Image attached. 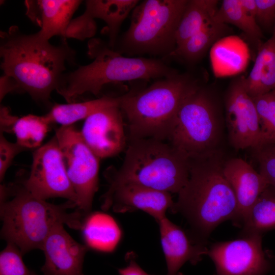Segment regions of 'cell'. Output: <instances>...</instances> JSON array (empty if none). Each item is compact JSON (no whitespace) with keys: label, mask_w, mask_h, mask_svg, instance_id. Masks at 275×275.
Listing matches in <instances>:
<instances>
[{"label":"cell","mask_w":275,"mask_h":275,"mask_svg":"<svg viewBox=\"0 0 275 275\" xmlns=\"http://www.w3.org/2000/svg\"><path fill=\"white\" fill-rule=\"evenodd\" d=\"M31 275H37V274H35V273H34V272H32V274H31Z\"/></svg>","instance_id":"38"},{"label":"cell","mask_w":275,"mask_h":275,"mask_svg":"<svg viewBox=\"0 0 275 275\" xmlns=\"http://www.w3.org/2000/svg\"><path fill=\"white\" fill-rule=\"evenodd\" d=\"M120 96H104L100 98L65 104H55L46 116L51 124L61 126H70L79 121L85 120L93 113L104 108L118 106Z\"/></svg>","instance_id":"23"},{"label":"cell","mask_w":275,"mask_h":275,"mask_svg":"<svg viewBox=\"0 0 275 275\" xmlns=\"http://www.w3.org/2000/svg\"><path fill=\"white\" fill-rule=\"evenodd\" d=\"M138 0H89L85 12L93 18L103 20L109 37V47L114 49L120 26L130 12L139 3Z\"/></svg>","instance_id":"21"},{"label":"cell","mask_w":275,"mask_h":275,"mask_svg":"<svg viewBox=\"0 0 275 275\" xmlns=\"http://www.w3.org/2000/svg\"><path fill=\"white\" fill-rule=\"evenodd\" d=\"M218 4L216 0L187 1L176 32V48L213 19Z\"/></svg>","instance_id":"24"},{"label":"cell","mask_w":275,"mask_h":275,"mask_svg":"<svg viewBox=\"0 0 275 275\" xmlns=\"http://www.w3.org/2000/svg\"><path fill=\"white\" fill-rule=\"evenodd\" d=\"M241 236L262 234L275 229V189L267 187L250 209L242 225Z\"/></svg>","instance_id":"25"},{"label":"cell","mask_w":275,"mask_h":275,"mask_svg":"<svg viewBox=\"0 0 275 275\" xmlns=\"http://www.w3.org/2000/svg\"><path fill=\"white\" fill-rule=\"evenodd\" d=\"M213 20L226 24H232L240 30L253 44H262L263 34L256 20L243 10L240 0H224L218 8Z\"/></svg>","instance_id":"26"},{"label":"cell","mask_w":275,"mask_h":275,"mask_svg":"<svg viewBox=\"0 0 275 275\" xmlns=\"http://www.w3.org/2000/svg\"><path fill=\"white\" fill-rule=\"evenodd\" d=\"M174 204L171 193L128 183L108 186L102 197L101 209L117 213L142 210L157 222L166 216Z\"/></svg>","instance_id":"14"},{"label":"cell","mask_w":275,"mask_h":275,"mask_svg":"<svg viewBox=\"0 0 275 275\" xmlns=\"http://www.w3.org/2000/svg\"><path fill=\"white\" fill-rule=\"evenodd\" d=\"M0 56L1 68L15 80L19 92L47 105L65 73L66 63L74 62L75 52L65 38L54 45L38 32L26 34L13 25L0 32Z\"/></svg>","instance_id":"1"},{"label":"cell","mask_w":275,"mask_h":275,"mask_svg":"<svg viewBox=\"0 0 275 275\" xmlns=\"http://www.w3.org/2000/svg\"><path fill=\"white\" fill-rule=\"evenodd\" d=\"M226 159L223 151L190 159L188 179L170 211L184 216L189 236L200 245L205 246L218 225L229 219L234 222L236 217V199L223 172Z\"/></svg>","instance_id":"2"},{"label":"cell","mask_w":275,"mask_h":275,"mask_svg":"<svg viewBox=\"0 0 275 275\" xmlns=\"http://www.w3.org/2000/svg\"><path fill=\"white\" fill-rule=\"evenodd\" d=\"M88 46L93 61L65 72L56 91L67 103L87 93L98 95L110 83L158 79L178 73L161 60L124 57L100 39L90 40Z\"/></svg>","instance_id":"4"},{"label":"cell","mask_w":275,"mask_h":275,"mask_svg":"<svg viewBox=\"0 0 275 275\" xmlns=\"http://www.w3.org/2000/svg\"><path fill=\"white\" fill-rule=\"evenodd\" d=\"M243 83L252 98L275 89V30L259 48L253 68L248 77H243Z\"/></svg>","instance_id":"19"},{"label":"cell","mask_w":275,"mask_h":275,"mask_svg":"<svg viewBox=\"0 0 275 275\" xmlns=\"http://www.w3.org/2000/svg\"><path fill=\"white\" fill-rule=\"evenodd\" d=\"M207 254L217 275H266L271 268L262 249V234L214 243Z\"/></svg>","instance_id":"12"},{"label":"cell","mask_w":275,"mask_h":275,"mask_svg":"<svg viewBox=\"0 0 275 275\" xmlns=\"http://www.w3.org/2000/svg\"><path fill=\"white\" fill-rule=\"evenodd\" d=\"M224 106L228 139L233 148L236 150L251 149L264 142L256 108L244 88L243 77L230 84Z\"/></svg>","instance_id":"11"},{"label":"cell","mask_w":275,"mask_h":275,"mask_svg":"<svg viewBox=\"0 0 275 275\" xmlns=\"http://www.w3.org/2000/svg\"><path fill=\"white\" fill-rule=\"evenodd\" d=\"M122 111L118 106L100 109L84 120V141L100 159L114 156L127 147Z\"/></svg>","instance_id":"13"},{"label":"cell","mask_w":275,"mask_h":275,"mask_svg":"<svg viewBox=\"0 0 275 275\" xmlns=\"http://www.w3.org/2000/svg\"><path fill=\"white\" fill-rule=\"evenodd\" d=\"M1 132L12 133L14 125L18 117L12 115L6 106L1 107Z\"/></svg>","instance_id":"35"},{"label":"cell","mask_w":275,"mask_h":275,"mask_svg":"<svg viewBox=\"0 0 275 275\" xmlns=\"http://www.w3.org/2000/svg\"><path fill=\"white\" fill-rule=\"evenodd\" d=\"M225 115L217 95L202 85L184 99L168 140L189 160L222 151Z\"/></svg>","instance_id":"7"},{"label":"cell","mask_w":275,"mask_h":275,"mask_svg":"<svg viewBox=\"0 0 275 275\" xmlns=\"http://www.w3.org/2000/svg\"><path fill=\"white\" fill-rule=\"evenodd\" d=\"M96 30L94 19L85 12L80 16L72 19L64 38H72L82 40L93 37Z\"/></svg>","instance_id":"31"},{"label":"cell","mask_w":275,"mask_h":275,"mask_svg":"<svg viewBox=\"0 0 275 275\" xmlns=\"http://www.w3.org/2000/svg\"><path fill=\"white\" fill-rule=\"evenodd\" d=\"M81 230L87 246L102 252H113L122 237L121 229L115 219L100 212L88 213Z\"/></svg>","instance_id":"20"},{"label":"cell","mask_w":275,"mask_h":275,"mask_svg":"<svg viewBox=\"0 0 275 275\" xmlns=\"http://www.w3.org/2000/svg\"><path fill=\"white\" fill-rule=\"evenodd\" d=\"M22 182L31 193L40 199L64 198L77 206L76 195L55 135L34 151L30 175Z\"/></svg>","instance_id":"10"},{"label":"cell","mask_w":275,"mask_h":275,"mask_svg":"<svg viewBox=\"0 0 275 275\" xmlns=\"http://www.w3.org/2000/svg\"><path fill=\"white\" fill-rule=\"evenodd\" d=\"M223 172L236 199L237 213L234 223L242 227L250 209L268 184L259 172L240 158L226 159Z\"/></svg>","instance_id":"16"},{"label":"cell","mask_w":275,"mask_h":275,"mask_svg":"<svg viewBox=\"0 0 275 275\" xmlns=\"http://www.w3.org/2000/svg\"><path fill=\"white\" fill-rule=\"evenodd\" d=\"M244 11L256 19V4L255 0H240Z\"/></svg>","instance_id":"37"},{"label":"cell","mask_w":275,"mask_h":275,"mask_svg":"<svg viewBox=\"0 0 275 275\" xmlns=\"http://www.w3.org/2000/svg\"><path fill=\"white\" fill-rule=\"evenodd\" d=\"M252 99L258 115L264 142L275 141V89Z\"/></svg>","instance_id":"28"},{"label":"cell","mask_w":275,"mask_h":275,"mask_svg":"<svg viewBox=\"0 0 275 275\" xmlns=\"http://www.w3.org/2000/svg\"><path fill=\"white\" fill-rule=\"evenodd\" d=\"M188 0H146L133 10L129 29L114 49L121 54L170 57L175 34Z\"/></svg>","instance_id":"8"},{"label":"cell","mask_w":275,"mask_h":275,"mask_svg":"<svg viewBox=\"0 0 275 275\" xmlns=\"http://www.w3.org/2000/svg\"><path fill=\"white\" fill-rule=\"evenodd\" d=\"M65 169L76 195L77 207L85 214L90 213L98 189L100 158L87 145L74 125L56 129Z\"/></svg>","instance_id":"9"},{"label":"cell","mask_w":275,"mask_h":275,"mask_svg":"<svg viewBox=\"0 0 275 275\" xmlns=\"http://www.w3.org/2000/svg\"><path fill=\"white\" fill-rule=\"evenodd\" d=\"M0 254V275H31L23 259V254L15 244L7 242Z\"/></svg>","instance_id":"30"},{"label":"cell","mask_w":275,"mask_h":275,"mask_svg":"<svg viewBox=\"0 0 275 275\" xmlns=\"http://www.w3.org/2000/svg\"><path fill=\"white\" fill-rule=\"evenodd\" d=\"M81 1H25L26 15L40 27L38 33L49 40L54 36L64 38L67 27Z\"/></svg>","instance_id":"18"},{"label":"cell","mask_w":275,"mask_h":275,"mask_svg":"<svg viewBox=\"0 0 275 275\" xmlns=\"http://www.w3.org/2000/svg\"><path fill=\"white\" fill-rule=\"evenodd\" d=\"M13 92H19V87L12 77L4 74L0 78V100L3 99L6 95Z\"/></svg>","instance_id":"36"},{"label":"cell","mask_w":275,"mask_h":275,"mask_svg":"<svg viewBox=\"0 0 275 275\" xmlns=\"http://www.w3.org/2000/svg\"><path fill=\"white\" fill-rule=\"evenodd\" d=\"M51 124L46 115L29 114L18 118L12 133L16 136V142L26 150L36 149L42 146Z\"/></svg>","instance_id":"27"},{"label":"cell","mask_w":275,"mask_h":275,"mask_svg":"<svg viewBox=\"0 0 275 275\" xmlns=\"http://www.w3.org/2000/svg\"><path fill=\"white\" fill-rule=\"evenodd\" d=\"M190 160L169 143L154 139L128 140L123 162L105 173L108 186L134 184L178 193L189 177Z\"/></svg>","instance_id":"6"},{"label":"cell","mask_w":275,"mask_h":275,"mask_svg":"<svg viewBox=\"0 0 275 275\" xmlns=\"http://www.w3.org/2000/svg\"><path fill=\"white\" fill-rule=\"evenodd\" d=\"M259 168V173L275 189V141H267L251 148Z\"/></svg>","instance_id":"29"},{"label":"cell","mask_w":275,"mask_h":275,"mask_svg":"<svg viewBox=\"0 0 275 275\" xmlns=\"http://www.w3.org/2000/svg\"><path fill=\"white\" fill-rule=\"evenodd\" d=\"M256 20L261 29H268L275 22V0H255Z\"/></svg>","instance_id":"33"},{"label":"cell","mask_w":275,"mask_h":275,"mask_svg":"<svg viewBox=\"0 0 275 275\" xmlns=\"http://www.w3.org/2000/svg\"><path fill=\"white\" fill-rule=\"evenodd\" d=\"M167 266V275H182L179 270L189 261L197 264L207 254L205 246L196 243L188 234L166 216L157 221Z\"/></svg>","instance_id":"17"},{"label":"cell","mask_w":275,"mask_h":275,"mask_svg":"<svg viewBox=\"0 0 275 275\" xmlns=\"http://www.w3.org/2000/svg\"><path fill=\"white\" fill-rule=\"evenodd\" d=\"M125 259L127 264L125 267L118 269L119 275H151L147 273L139 266L134 253H127Z\"/></svg>","instance_id":"34"},{"label":"cell","mask_w":275,"mask_h":275,"mask_svg":"<svg viewBox=\"0 0 275 275\" xmlns=\"http://www.w3.org/2000/svg\"><path fill=\"white\" fill-rule=\"evenodd\" d=\"M64 225H57L44 241L41 270L44 275H84V257L89 248L75 240Z\"/></svg>","instance_id":"15"},{"label":"cell","mask_w":275,"mask_h":275,"mask_svg":"<svg viewBox=\"0 0 275 275\" xmlns=\"http://www.w3.org/2000/svg\"><path fill=\"white\" fill-rule=\"evenodd\" d=\"M227 24L213 19L180 46L170 57H176L187 63H195L201 60L214 43L231 31Z\"/></svg>","instance_id":"22"},{"label":"cell","mask_w":275,"mask_h":275,"mask_svg":"<svg viewBox=\"0 0 275 275\" xmlns=\"http://www.w3.org/2000/svg\"><path fill=\"white\" fill-rule=\"evenodd\" d=\"M77 207L71 201L54 204L31 193L22 182L1 186V236L15 244L23 254L41 250L46 238L59 224L81 229L87 215L70 212Z\"/></svg>","instance_id":"3"},{"label":"cell","mask_w":275,"mask_h":275,"mask_svg":"<svg viewBox=\"0 0 275 275\" xmlns=\"http://www.w3.org/2000/svg\"><path fill=\"white\" fill-rule=\"evenodd\" d=\"M201 85L190 73H176L140 91L120 96L119 107L126 117L128 140L168 141L181 105Z\"/></svg>","instance_id":"5"},{"label":"cell","mask_w":275,"mask_h":275,"mask_svg":"<svg viewBox=\"0 0 275 275\" xmlns=\"http://www.w3.org/2000/svg\"><path fill=\"white\" fill-rule=\"evenodd\" d=\"M26 150L17 143L9 141L4 133L0 135V180L2 181L5 174L15 156Z\"/></svg>","instance_id":"32"}]
</instances>
